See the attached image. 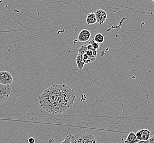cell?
<instances>
[{
  "label": "cell",
  "instance_id": "6da1fadb",
  "mask_svg": "<svg viewBox=\"0 0 154 143\" xmlns=\"http://www.w3.org/2000/svg\"><path fill=\"white\" fill-rule=\"evenodd\" d=\"M76 99L74 90L65 84H62V89L53 106L52 115L65 112L73 106Z\"/></svg>",
  "mask_w": 154,
  "mask_h": 143
},
{
  "label": "cell",
  "instance_id": "7a4b0ae2",
  "mask_svg": "<svg viewBox=\"0 0 154 143\" xmlns=\"http://www.w3.org/2000/svg\"><path fill=\"white\" fill-rule=\"evenodd\" d=\"M62 87V84L53 85L47 88L38 97L39 105L47 113L51 114Z\"/></svg>",
  "mask_w": 154,
  "mask_h": 143
},
{
  "label": "cell",
  "instance_id": "3957f363",
  "mask_svg": "<svg viewBox=\"0 0 154 143\" xmlns=\"http://www.w3.org/2000/svg\"><path fill=\"white\" fill-rule=\"evenodd\" d=\"M70 141L71 143H97L95 136L85 131H81L71 135Z\"/></svg>",
  "mask_w": 154,
  "mask_h": 143
},
{
  "label": "cell",
  "instance_id": "277c9868",
  "mask_svg": "<svg viewBox=\"0 0 154 143\" xmlns=\"http://www.w3.org/2000/svg\"><path fill=\"white\" fill-rule=\"evenodd\" d=\"M13 81L12 75L6 71H0V84L7 86H10Z\"/></svg>",
  "mask_w": 154,
  "mask_h": 143
},
{
  "label": "cell",
  "instance_id": "5b68a950",
  "mask_svg": "<svg viewBox=\"0 0 154 143\" xmlns=\"http://www.w3.org/2000/svg\"><path fill=\"white\" fill-rule=\"evenodd\" d=\"M11 87L0 84V104L5 101L11 94Z\"/></svg>",
  "mask_w": 154,
  "mask_h": 143
},
{
  "label": "cell",
  "instance_id": "8992f818",
  "mask_svg": "<svg viewBox=\"0 0 154 143\" xmlns=\"http://www.w3.org/2000/svg\"><path fill=\"white\" fill-rule=\"evenodd\" d=\"M137 139L139 141L148 140L151 136V132L147 129H142L136 133Z\"/></svg>",
  "mask_w": 154,
  "mask_h": 143
},
{
  "label": "cell",
  "instance_id": "52a82bcc",
  "mask_svg": "<svg viewBox=\"0 0 154 143\" xmlns=\"http://www.w3.org/2000/svg\"><path fill=\"white\" fill-rule=\"evenodd\" d=\"M97 22L102 25L107 19V13L103 9H98L95 12Z\"/></svg>",
  "mask_w": 154,
  "mask_h": 143
},
{
  "label": "cell",
  "instance_id": "ba28073f",
  "mask_svg": "<svg viewBox=\"0 0 154 143\" xmlns=\"http://www.w3.org/2000/svg\"><path fill=\"white\" fill-rule=\"evenodd\" d=\"M91 37V33L88 29H83L80 32L78 35V40L80 42H86Z\"/></svg>",
  "mask_w": 154,
  "mask_h": 143
},
{
  "label": "cell",
  "instance_id": "9c48e42d",
  "mask_svg": "<svg viewBox=\"0 0 154 143\" xmlns=\"http://www.w3.org/2000/svg\"><path fill=\"white\" fill-rule=\"evenodd\" d=\"M139 140L137 139L136 133L133 132H130L128 134L126 139L124 143H138Z\"/></svg>",
  "mask_w": 154,
  "mask_h": 143
},
{
  "label": "cell",
  "instance_id": "30bf717a",
  "mask_svg": "<svg viewBox=\"0 0 154 143\" xmlns=\"http://www.w3.org/2000/svg\"><path fill=\"white\" fill-rule=\"evenodd\" d=\"M86 21L87 24L88 25H92L96 23L97 19H96L95 13L92 12L88 14L87 16Z\"/></svg>",
  "mask_w": 154,
  "mask_h": 143
},
{
  "label": "cell",
  "instance_id": "8fae6325",
  "mask_svg": "<svg viewBox=\"0 0 154 143\" xmlns=\"http://www.w3.org/2000/svg\"><path fill=\"white\" fill-rule=\"evenodd\" d=\"M76 63L77 65L78 68L80 70H82L84 68L85 63L84 62L83 59V55L78 54L76 59Z\"/></svg>",
  "mask_w": 154,
  "mask_h": 143
},
{
  "label": "cell",
  "instance_id": "7c38bea8",
  "mask_svg": "<svg viewBox=\"0 0 154 143\" xmlns=\"http://www.w3.org/2000/svg\"><path fill=\"white\" fill-rule=\"evenodd\" d=\"M93 40L98 44H102L104 41L105 37H104V35L101 33H98L95 35Z\"/></svg>",
  "mask_w": 154,
  "mask_h": 143
},
{
  "label": "cell",
  "instance_id": "4fadbf2b",
  "mask_svg": "<svg viewBox=\"0 0 154 143\" xmlns=\"http://www.w3.org/2000/svg\"><path fill=\"white\" fill-rule=\"evenodd\" d=\"M96 57L93 56V57H89L87 55L86 53L83 55V59L84 62L85 64H88L89 63L93 62L95 61Z\"/></svg>",
  "mask_w": 154,
  "mask_h": 143
},
{
  "label": "cell",
  "instance_id": "5bb4252c",
  "mask_svg": "<svg viewBox=\"0 0 154 143\" xmlns=\"http://www.w3.org/2000/svg\"><path fill=\"white\" fill-rule=\"evenodd\" d=\"M87 51H88V49H87V44H85V45H82L79 49V50H78V54L84 55L86 53Z\"/></svg>",
  "mask_w": 154,
  "mask_h": 143
},
{
  "label": "cell",
  "instance_id": "9a60e30c",
  "mask_svg": "<svg viewBox=\"0 0 154 143\" xmlns=\"http://www.w3.org/2000/svg\"><path fill=\"white\" fill-rule=\"evenodd\" d=\"M89 43L92 45L93 49L97 50H98V49L99 48V44L97 43L96 42H95V41H94L93 39Z\"/></svg>",
  "mask_w": 154,
  "mask_h": 143
},
{
  "label": "cell",
  "instance_id": "2e32d148",
  "mask_svg": "<svg viewBox=\"0 0 154 143\" xmlns=\"http://www.w3.org/2000/svg\"><path fill=\"white\" fill-rule=\"evenodd\" d=\"M71 135H68L67 137H65V139L62 142H60L59 143H71Z\"/></svg>",
  "mask_w": 154,
  "mask_h": 143
},
{
  "label": "cell",
  "instance_id": "e0dca14e",
  "mask_svg": "<svg viewBox=\"0 0 154 143\" xmlns=\"http://www.w3.org/2000/svg\"><path fill=\"white\" fill-rule=\"evenodd\" d=\"M86 54L89 57H93V56H94L93 55V51L92 50H88L87 51Z\"/></svg>",
  "mask_w": 154,
  "mask_h": 143
},
{
  "label": "cell",
  "instance_id": "ac0fdd59",
  "mask_svg": "<svg viewBox=\"0 0 154 143\" xmlns=\"http://www.w3.org/2000/svg\"><path fill=\"white\" fill-rule=\"evenodd\" d=\"M35 141H36V140L34 139V138H30L28 139L29 143H35Z\"/></svg>",
  "mask_w": 154,
  "mask_h": 143
},
{
  "label": "cell",
  "instance_id": "d6986e66",
  "mask_svg": "<svg viewBox=\"0 0 154 143\" xmlns=\"http://www.w3.org/2000/svg\"><path fill=\"white\" fill-rule=\"evenodd\" d=\"M87 49H88V50H92V51L93 50H94L92 46V45L89 44V43L88 44H87Z\"/></svg>",
  "mask_w": 154,
  "mask_h": 143
},
{
  "label": "cell",
  "instance_id": "ffe728a7",
  "mask_svg": "<svg viewBox=\"0 0 154 143\" xmlns=\"http://www.w3.org/2000/svg\"><path fill=\"white\" fill-rule=\"evenodd\" d=\"M149 143H154V137H151L148 140Z\"/></svg>",
  "mask_w": 154,
  "mask_h": 143
},
{
  "label": "cell",
  "instance_id": "44dd1931",
  "mask_svg": "<svg viewBox=\"0 0 154 143\" xmlns=\"http://www.w3.org/2000/svg\"><path fill=\"white\" fill-rule=\"evenodd\" d=\"M138 143H149V141H148V140H145V141L141 140V141H139Z\"/></svg>",
  "mask_w": 154,
  "mask_h": 143
},
{
  "label": "cell",
  "instance_id": "7402d4cb",
  "mask_svg": "<svg viewBox=\"0 0 154 143\" xmlns=\"http://www.w3.org/2000/svg\"><path fill=\"white\" fill-rule=\"evenodd\" d=\"M48 143H55V141H54V140H53V139H50V140L48 141Z\"/></svg>",
  "mask_w": 154,
  "mask_h": 143
},
{
  "label": "cell",
  "instance_id": "603a6c76",
  "mask_svg": "<svg viewBox=\"0 0 154 143\" xmlns=\"http://www.w3.org/2000/svg\"><path fill=\"white\" fill-rule=\"evenodd\" d=\"M152 1H153V2H154V0H152Z\"/></svg>",
  "mask_w": 154,
  "mask_h": 143
}]
</instances>
